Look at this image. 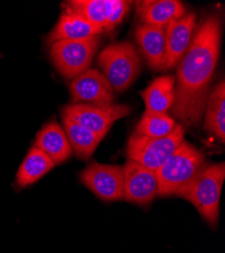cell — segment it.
<instances>
[{"mask_svg": "<svg viewBox=\"0 0 225 253\" xmlns=\"http://www.w3.org/2000/svg\"><path fill=\"white\" fill-rule=\"evenodd\" d=\"M184 141L183 126L177 124L167 137L150 138L133 133L127 146V157L141 166L157 171Z\"/></svg>", "mask_w": 225, "mask_h": 253, "instance_id": "8992f818", "label": "cell"}, {"mask_svg": "<svg viewBox=\"0 0 225 253\" xmlns=\"http://www.w3.org/2000/svg\"><path fill=\"white\" fill-rule=\"evenodd\" d=\"M204 129L215 134L222 143L225 141V84L222 80L209 92L206 107Z\"/></svg>", "mask_w": 225, "mask_h": 253, "instance_id": "d6986e66", "label": "cell"}, {"mask_svg": "<svg viewBox=\"0 0 225 253\" xmlns=\"http://www.w3.org/2000/svg\"><path fill=\"white\" fill-rule=\"evenodd\" d=\"M175 77L172 75L156 78L150 85L140 92L146 104V111L167 114L175 101Z\"/></svg>", "mask_w": 225, "mask_h": 253, "instance_id": "2e32d148", "label": "cell"}, {"mask_svg": "<svg viewBox=\"0 0 225 253\" xmlns=\"http://www.w3.org/2000/svg\"><path fill=\"white\" fill-rule=\"evenodd\" d=\"M64 131L75 155L82 160H88L102 141L97 135L78 124L69 117L62 115Z\"/></svg>", "mask_w": 225, "mask_h": 253, "instance_id": "e0dca14e", "label": "cell"}, {"mask_svg": "<svg viewBox=\"0 0 225 253\" xmlns=\"http://www.w3.org/2000/svg\"><path fill=\"white\" fill-rule=\"evenodd\" d=\"M206 165L204 154L190 143L183 141L156 171L159 182L158 196H176L189 185Z\"/></svg>", "mask_w": 225, "mask_h": 253, "instance_id": "7a4b0ae2", "label": "cell"}, {"mask_svg": "<svg viewBox=\"0 0 225 253\" xmlns=\"http://www.w3.org/2000/svg\"><path fill=\"white\" fill-rule=\"evenodd\" d=\"M99 43V36L55 42L50 47L53 64L64 78L73 80L90 69Z\"/></svg>", "mask_w": 225, "mask_h": 253, "instance_id": "5b68a950", "label": "cell"}, {"mask_svg": "<svg viewBox=\"0 0 225 253\" xmlns=\"http://www.w3.org/2000/svg\"><path fill=\"white\" fill-rule=\"evenodd\" d=\"M80 180L102 201L124 200V166L92 163L80 173Z\"/></svg>", "mask_w": 225, "mask_h": 253, "instance_id": "ba28073f", "label": "cell"}, {"mask_svg": "<svg viewBox=\"0 0 225 253\" xmlns=\"http://www.w3.org/2000/svg\"><path fill=\"white\" fill-rule=\"evenodd\" d=\"M196 25V14L186 13L170 23L166 28L165 70L175 68L185 55L192 41Z\"/></svg>", "mask_w": 225, "mask_h": 253, "instance_id": "8fae6325", "label": "cell"}, {"mask_svg": "<svg viewBox=\"0 0 225 253\" xmlns=\"http://www.w3.org/2000/svg\"><path fill=\"white\" fill-rule=\"evenodd\" d=\"M73 103L91 105L114 104V90L107 79L97 69H88L74 78L70 84Z\"/></svg>", "mask_w": 225, "mask_h": 253, "instance_id": "9c48e42d", "label": "cell"}, {"mask_svg": "<svg viewBox=\"0 0 225 253\" xmlns=\"http://www.w3.org/2000/svg\"><path fill=\"white\" fill-rule=\"evenodd\" d=\"M175 120L167 114L145 112L139 120L135 134L150 138H163L169 136L176 128Z\"/></svg>", "mask_w": 225, "mask_h": 253, "instance_id": "44dd1931", "label": "cell"}, {"mask_svg": "<svg viewBox=\"0 0 225 253\" xmlns=\"http://www.w3.org/2000/svg\"><path fill=\"white\" fill-rule=\"evenodd\" d=\"M129 114V105L115 103L110 105L71 103L62 110V115L84 126L101 140L106 136L114 122L128 117Z\"/></svg>", "mask_w": 225, "mask_h": 253, "instance_id": "52a82bcc", "label": "cell"}, {"mask_svg": "<svg viewBox=\"0 0 225 253\" xmlns=\"http://www.w3.org/2000/svg\"><path fill=\"white\" fill-rule=\"evenodd\" d=\"M97 64L117 93L126 91L141 70L139 54L129 42H119L105 47L98 56Z\"/></svg>", "mask_w": 225, "mask_h": 253, "instance_id": "277c9868", "label": "cell"}, {"mask_svg": "<svg viewBox=\"0 0 225 253\" xmlns=\"http://www.w3.org/2000/svg\"><path fill=\"white\" fill-rule=\"evenodd\" d=\"M34 147L48 155L56 165L68 160L73 153L64 129L56 122L47 124L37 133Z\"/></svg>", "mask_w": 225, "mask_h": 253, "instance_id": "9a60e30c", "label": "cell"}, {"mask_svg": "<svg viewBox=\"0 0 225 253\" xmlns=\"http://www.w3.org/2000/svg\"><path fill=\"white\" fill-rule=\"evenodd\" d=\"M55 28L46 37L48 44L63 40H81L99 36L104 31L91 24L83 15L78 13L66 3Z\"/></svg>", "mask_w": 225, "mask_h": 253, "instance_id": "7c38bea8", "label": "cell"}, {"mask_svg": "<svg viewBox=\"0 0 225 253\" xmlns=\"http://www.w3.org/2000/svg\"><path fill=\"white\" fill-rule=\"evenodd\" d=\"M135 40L149 67L155 71L165 70L166 29L139 25Z\"/></svg>", "mask_w": 225, "mask_h": 253, "instance_id": "5bb4252c", "label": "cell"}, {"mask_svg": "<svg viewBox=\"0 0 225 253\" xmlns=\"http://www.w3.org/2000/svg\"><path fill=\"white\" fill-rule=\"evenodd\" d=\"M119 2L120 0H72L65 3L94 26L106 31L111 15Z\"/></svg>", "mask_w": 225, "mask_h": 253, "instance_id": "ffe728a7", "label": "cell"}, {"mask_svg": "<svg viewBox=\"0 0 225 253\" xmlns=\"http://www.w3.org/2000/svg\"><path fill=\"white\" fill-rule=\"evenodd\" d=\"M220 39V20L210 16L192 39L179 63L171 112L188 126L197 125L205 111L209 84L219 58Z\"/></svg>", "mask_w": 225, "mask_h": 253, "instance_id": "6da1fadb", "label": "cell"}, {"mask_svg": "<svg viewBox=\"0 0 225 253\" xmlns=\"http://www.w3.org/2000/svg\"><path fill=\"white\" fill-rule=\"evenodd\" d=\"M55 166L48 155L33 146L18 168L16 184L19 187H27L45 176Z\"/></svg>", "mask_w": 225, "mask_h": 253, "instance_id": "ac0fdd59", "label": "cell"}, {"mask_svg": "<svg viewBox=\"0 0 225 253\" xmlns=\"http://www.w3.org/2000/svg\"><path fill=\"white\" fill-rule=\"evenodd\" d=\"M124 166V200L138 206H149L158 196L157 173L140 164L127 160Z\"/></svg>", "mask_w": 225, "mask_h": 253, "instance_id": "30bf717a", "label": "cell"}, {"mask_svg": "<svg viewBox=\"0 0 225 253\" xmlns=\"http://www.w3.org/2000/svg\"><path fill=\"white\" fill-rule=\"evenodd\" d=\"M129 9V2L128 1H122V0H120L118 6L115 8V10L113 11V13L111 15V18L109 20V24H108V27L106 29V32L114 30V28L121 22L122 18H124L125 15L128 13Z\"/></svg>", "mask_w": 225, "mask_h": 253, "instance_id": "7402d4cb", "label": "cell"}, {"mask_svg": "<svg viewBox=\"0 0 225 253\" xmlns=\"http://www.w3.org/2000/svg\"><path fill=\"white\" fill-rule=\"evenodd\" d=\"M140 25L166 29L176 19L186 14V8L177 0H145L136 3Z\"/></svg>", "mask_w": 225, "mask_h": 253, "instance_id": "4fadbf2b", "label": "cell"}, {"mask_svg": "<svg viewBox=\"0 0 225 253\" xmlns=\"http://www.w3.org/2000/svg\"><path fill=\"white\" fill-rule=\"evenodd\" d=\"M225 178L224 162L209 164L176 196L190 202L201 217L210 226H216L219 218V205Z\"/></svg>", "mask_w": 225, "mask_h": 253, "instance_id": "3957f363", "label": "cell"}]
</instances>
